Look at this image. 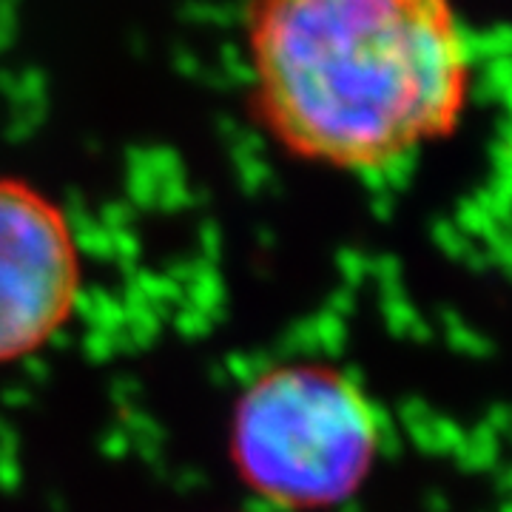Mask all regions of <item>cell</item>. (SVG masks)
<instances>
[{"label": "cell", "instance_id": "cell-2", "mask_svg": "<svg viewBox=\"0 0 512 512\" xmlns=\"http://www.w3.org/2000/svg\"><path fill=\"white\" fill-rule=\"evenodd\" d=\"M239 481L282 510H330L379 464L384 421L365 387L339 367L291 362L259 373L231 416Z\"/></svg>", "mask_w": 512, "mask_h": 512}, {"label": "cell", "instance_id": "cell-3", "mask_svg": "<svg viewBox=\"0 0 512 512\" xmlns=\"http://www.w3.org/2000/svg\"><path fill=\"white\" fill-rule=\"evenodd\" d=\"M80 251L43 191L0 177V365L46 348L72 319Z\"/></svg>", "mask_w": 512, "mask_h": 512}, {"label": "cell", "instance_id": "cell-1", "mask_svg": "<svg viewBox=\"0 0 512 512\" xmlns=\"http://www.w3.org/2000/svg\"><path fill=\"white\" fill-rule=\"evenodd\" d=\"M254 100L291 154L367 174L461 123L473 57L450 0H256Z\"/></svg>", "mask_w": 512, "mask_h": 512}]
</instances>
